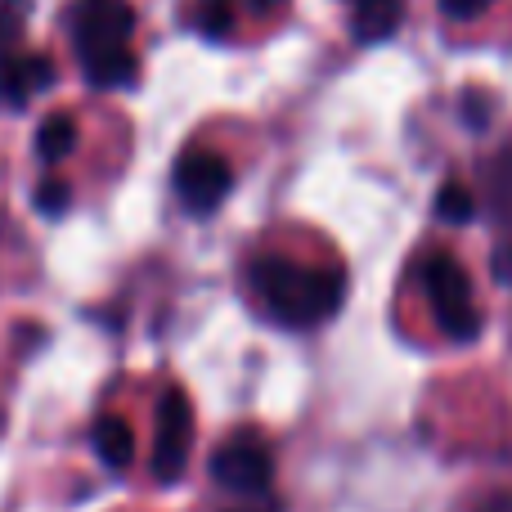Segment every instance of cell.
Listing matches in <instances>:
<instances>
[{
  "label": "cell",
  "mask_w": 512,
  "mask_h": 512,
  "mask_svg": "<svg viewBox=\"0 0 512 512\" xmlns=\"http://www.w3.org/2000/svg\"><path fill=\"white\" fill-rule=\"evenodd\" d=\"M252 292L270 319L283 328H315L333 319L346 301V274L333 265H297L292 256H256L252 270Z\"/></svg>",
  "instance_id": "obj_1"
},
{
  "label": "cell",
  "mask_w": 512,
  "mask_h": 512,
  "mask_svg": "<svg viewBox=\"0 0 512 512\" xmlns=\"http://www.w3.org/2000/svg\"><path fill=\"white\" fill-rule=\"evenodd\" d=\"M418 283H423L427 301H432V315L441 324V333L450 342H472L481 333V310L472 301V283H468V270L459 265L454 252H423L418 261Z\"/></svg>",
  "instance_id": "obj_2"
},
{
  "label": "cell",
  "mask_w": 512,
  "mask_h": 512,
  "mask_svg": "<svg viewBox=\"0 0 512 512\" xmlns=\"http://www.w3.org/2000/svg\"><path fill=\"white\" fill-rule=\"evenodd\" d=\"M68 32L77 45L81 63L104 59V54L131 50L135 32V9L126 0H77L68 14Z\"/></svg>",
  "instance_id": "obj_3"
},
{
  "label": "cell",
  "mask_w": 512,
  "mask_h": 512,
  "mask_svg": "<svg viewBox=\"0 0 512 512\" xmlns=\"http://www.w3.org/2000/svg\"><path fill=\"white\" fill-rule=\"evenodd\" d=\"M189 445H194V405L180 387H167L158 396V432H153V481L176 486L189 468Z\"/></svg>",
  "instance_id": "obj_4"
},
{
  "label": "cell",
  "mask_w": 512,
  "mask_h": 512,
  "mask_svg": "<svg viewBox=\"0 0 512 512\" xmlns=\"http://www.w3.org/2000/svg\"><path fill=\"white\" fill-rule=\"evenodd\" d=\"M212 481L230 495H270L274 486V454L256 436H234L212 454Z\"/></svg>",
  "instance_id": "obj_5"
},
{
  "label": "cell",
  "mask_w": 512,
  "mask_h": 512,
  "mask_svg": "<svg viewBox=\"0 0 512 512\" xmlns=\"http://www.w3.org/2000/svg\"><path fill=\"white\" fill-rule=\"evenodd\" d=\"M234 185V171L221 153L212 149H185L176 162V194L194 216H212L225 203Z\"/></svg>",
  "instance_id": "obj_6"
},
{
  "label": "cell",
  "mask_w": 512,
  "mask_h": 512,
  "mask_svg": "<svg viewBox=\"0 0 512 512\" xmlns=\"http://www.w3.org/2000/svg\"><path fill=\"white\" fill-rule=\"evenodd\" d=\"M54 77L59 68L45 50H0V104L5 108H23L27 99L50 90Z\"/></svg>",
  "instance_id": "obj_7"
},
{
  "label": "cell",
  "mask_w": 512,
  "mask_h": 512,
  "mask_svg": "<svg viewBox=\"0 0 512 512\" xmlns=\"http://www.w3.org/2000/svg\"><path fill=\"white\" fill-rule=\"evenodd\" d=\"M90 445H95L99 463L113 468V472L131 468V459H135V432H131V423L117 418V414L95 418V427H90Z\"/></svg>",
  "instance_id": "obj_8"
},
{
  "label": "cell",
  "mask_w": 512,
  "mask_h": 512,
  "mask_svg": "<svg viewBox=\"0 0 512 512\" xmlns=\"http://www.w3.org/2000/svg\"><path fill=\"white\" fill-rule=\"evenodd\" d=\"M400 27V0H355L351 9V32L360 45L369 41H387Z\"/></svg>",
  "instance_id": "obj_9"
},
{
  "label": "cell",
  "mask_w": 512,
  "mask_h": 512,
  "mask_svg": "<svg viewBox=\"0 0 512 512\" xmlns=\"http://www.w3.org/2000/svg\"><path fill=\"white\" fill-rule=\"evenodd\" d=\"M481 185H486V207L499 225L512 230V149L495 153V158L481 167Z\"/></svg>",
  "instance_id": "obj_10"
},
{
  "label": "cell",
  "mask_w": 512,
  "mask_h": 512,
  "mask_svg": "<svg viewBox=\"0 0 512 512\" xmlns=\"http://www.w3.org/2000/svg\"><path fill=\"white\" fill-rule=\"evenodd\" d=\"M86 68V81L99 90H122V86H135V77H140V59H135V50H117V54H104V59H90L81 63Z\"/></svg>",
  "instance_id": "obj_11"
},
{
  "label": "cell",
  "mask_w": 512,
  "mask_h": 512,
  "mask_svg": "<svg viewBox=\"0 0 512 512\" xmlns=\"http://www.w3.org/2000/svg\"><path fill=\"white\" fill-rule=\"evenodd\" d=\"M72 149H77V122L68 113H50L36 126V153H41V162H63Z\"/></svg>",
  "instance_id": "obj_12"
},
{
  "label": "cell",
  "mask_w": 512,
  "mask_h": 512,
  "mask_svg": "<svg viewBox=\"0 0 512 512\" xmlns=\"http://www.w3.org/2000/svg\"><path fill=\"white\" fill-rule=\"evenodd\" d=\"M472 212H477V198H472L468 185H459V180H445L441 194H436V216L450 225H468Z\"/></svg>",
  "instance_id": "obj_13"
},
{
  "label": "cell",
  "mask_w": 512,
  "mask_h": 512,
  "mask_svg": "<svg viewBox=\"0 0 512 512\" xmlns=\"http://www.w3.org/2000/svg\"><path fill=\"white\" fill-rule=\"evenodd\" d=\"M68 203H72V189H68V180H41L36 185V207H41L45 216H63L68 212Z\"/></svg>",
  "instance_id": "obj_14"
},
{
  "label": "cell",
  "mask_w": 512,
  "mask_h": 512,
  "mask_svg": "<svg viewBox=\"0 0 512 512\" xmlns=\"http://www.w3.org/2000/svg\"><path fill=\"white\" fill-rule=\"evenodd\" d=\"M27 5H32V0H0V45L18 32V23L27 18Z\"/></svg>",
  "instance_id": "obj_15"
},
{
  "label": "cell",
  "mask_w": 512,
  "mask_h": 512,
  "mask_svg": "<svg viewBox=\"0 0 512 512\" xmlns=\"http://www.w3.org/2000/svg\"><path fill=\"white\" fill-rule=\"evenodd\" d=\"M481 9H490V0H441V14L454 18V23H468V18H477Z\"/></svg>",
  "instance_id": "obj_16"
},
{
  "label": "cell",
  "mask_w": 512,
  "mask_h": 512,
  "mask_svg": "<svg viewBox=\"0 0 512 512\" xmlns=\"http://www.w3.org/2000/svg\"><path fill=\"white\" fill-rule=\"evenodd\" d=\"M495 279L512 283V243H499L495 248Z\"/></svg>",
  "instance_id": "obj_17"
},
{
  "label": "cell",
  "mask_w": 512,
  "mask_h": 512,
  "mask_svg": "<svg viewBox=\"0 0 512 512\" xmlns=\"http://www.w3.org/2000/svg\"><path fill=\"white\" fill-rule=\"evenodd\" d=\"M252 5H256V9H265V5H279V0H252Z\"/></svg>",
  "instance_id": "obj_18"
}]
</instances>
